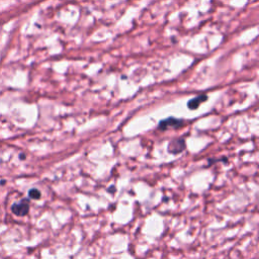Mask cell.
Segmentation results:
<instances>
[{"label":"cell","mask_w":259,"mask_h":259,"mask_svg":"<svg viewBox=\"0 0 259 259\" xmlns=\"http://www.w3.org/2000/svg\"><path fill=\"white\" fill-rule=\"evenodd\" d=\"M19 157H20V159H23H23H25V156H24V155H20Z\"/></svg>","instance_id":"6"},{"label":"cell","mask_w":259,"mask_h":259,"mask_svg":"<svg viewBox=\"0 0 259 259\" xmlns=\"http://www.w3.org/2000/svg\"><path fill=\"white\" fill-rule=\"evenodd\" d=\"M206 99H208V96L206 95H198L194 98H191L187 103L188 109H196L202 102H205L206 100Z\"/></svg>","instance_id":"4"},{"label":"cell","mask_w":259,"mask_h":259,"mask_svg":"<svg viewBox=\"0 0 259 259\" xmlns=\"http://www.w3.org/2000/svg\"><path fill=\"white\" fill-rule=\"evenodd\" d=\"M168 152L171 154H178L181 153L185 149V142L183 139L174 140L169 143L168 145Z\"/></svg>","instance_id":"3"},{"label":"cell","mask_w":259,"mask_h":259,"mask_svg":"<svg viewBox=\"0 0 259 259\" xmlns=\"http://www.w3.org/2000/svg\"><path fill=\"white\" fill-rule=\"evenodd\" d=\"M28 196H29V198H32V200H38V198L41 197V192L38 189L33 188L28 191Z\"/></svg>","instance_id":"5"},{"label":"cell","mask_w":259,"mask_h":259,"mask_svg":"<svg viewBox=\"0 0 259 259\" xmlns=\"http://www.w3.org/2000/svg\"><path fill=\"white\" fill-rule=\"evenodd\" d=\"M182 124H183L182 119H175V118H168V119L161 120V122L159 123V129L165 131V130L170 129V128L181 127L182 126Z\"/></svg>","instance_id":"2"},{"label":"cell","mask_w":259,"mask_h":259,"mask_svg":"<svg viewBox=\"0 0 259 259\" xmlns=\"http://www.w3.org/2000/svg\"><path fill=\"white\" fill-rule=\"evenodd\" d=\"M11 211H12V213H13L14 215L20 216V217L28 215V213L29 211L28 201L27 200V198H23V200L21 201H19V202H15V204L12 205Z\"/></svg>","instance_id":"1"}]
</instances>
